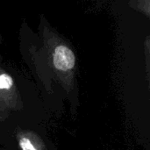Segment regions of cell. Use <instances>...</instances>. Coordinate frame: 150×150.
Returning a JSON list of instances; mask_svg holds the SVG:
<instances>
[{"instance_id": "obj_1", "label": "cell", "mask_w": 150, "mask_h": 150, "mask_svg": "<svg viewBox=\"0 0 150 150\" xmlns=\"http://www.w3.org/2000/svg\"><path fill=\"white\" fill-rule=\"evenodd\" d=\"M53 62L57 69L68 71L74 68L76 57L71 49L64 45H60L54 49L53 54Z\"/></svg>"}, {"instance_id": "obj_2", "label": "cell", "mask_w": 150, "mask_h": 150, "mask_svg": "<svg viewBox=\"0 0 150 150\" xmlns=\"http://www.w3.org/2000/svg\"><path fill=\"white\" fill-rule=\"evenodd\" d=\"M13 85V80L7 74L0 75V90H9Z\"/></svg>"}, {"instance_id": "obj_3", "label": "cell", "mask_w": 150, "mask_h": 150, "mask_svg": "<svg viewBox=\"0 0 150 150\" xmlns=\"http://www.w3.org/2000/svg\"><path fill=\"white\" fill-rule=\"evenodd\" d=\"M19 147L21 150H39L36 149L31 140L25 137H23L19 140Z\"/></svg>"}]
</instances>
